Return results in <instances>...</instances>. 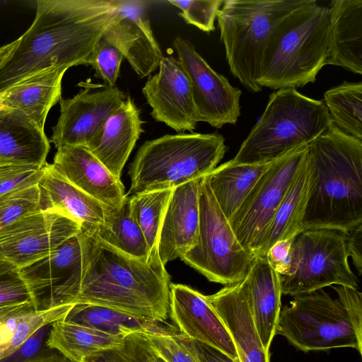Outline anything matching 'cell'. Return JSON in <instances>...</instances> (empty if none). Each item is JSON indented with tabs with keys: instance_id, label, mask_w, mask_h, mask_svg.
<instances>
[{
	"instance_id": "cell-9",
	"label": "cell",
	"mask_w": 362,
	"mask_h": 362,
	"mask_svg": "<svg viewBox=\"0 0 362 362\" xmlns=\"http://www.w3.org/2000/svg\"><path fill=\"white\" fill-rule=\"evenodd\" d=\"M199 204L197 243L180 259L210 281L227 286L243 281L256 257L238 241L206 176L200 182Z\"/></svg>"
},
{
	"instance_id": "cell-39",
	"label": "cell",
	"mask_w": 362,
	"mask_h": 362,
	"mask_svg": "<svg viewBox=\"0 0 362 362\" xmlns=\"http://www.w3.org/2000/svg\"><path fill=\"white\" fill-rule=\"evenodd\" d=\"M49 326L37 331L14 354L1 362H71L47 345Z\"/></svg>"
},
{
	"instance_id": "cell-18",
	"label": "cell",
	"mask_w": 362,
	"mask_h": 362,
	"mask_svg": "<svg viewBox=\"0 0 362 362\" xmlns=\"http://www.w3.org/2000/svg\"><path fill=\"white\" fill-rule=\"evenodd\" d=\"M169 314L181 334L239 360L229 333L206 296L186 285L171 284Z\"/></svg>"
},
{
	"instance_id": "cell-22",
	"label": "cell",
	"mask_w": 362,
	"mask_h": 362,
	"mask_svg": "<svg viewBox=\"0 0 362 362\" xmlns=\"http://www.w3.org/2000/svg\"><path fill=\"white\" fill-rule=\"evenodd\" d=\"M143 124L139 110L128 95L87 148L115 177L120 179L123 168L144 132Z\"/></svg>"
},
{
	"instance_id": "cell-29",
	"label": "cell",
	"mask_w": 362,
	"mask_h": 362,
	"mask_svg": "<svg viewBox=\"0 0 362 362\" xmlns=\"http://www.w3.org/2000/svg\"><path fill=\"white\" fill-rule=\"evenodd\" d=\"M313 180V168L307 152L301 168L257 245L255 257L265 256L276 242L295 237L300 232Z\"/></svg>"
},
{
	"instance_id": "cell-34",
	"label": "cell",
	"mask_w": 362,
	"mask_h": 362,
	"mask_svg": "<svg viewBox=\"0 0 362 362\" xmlns=\"http://www.w3.org/2000/svg\"><path fill=\"white\" fill-rule=\"evenodd\" d=\"M332 122L345 134L362 141V83L344 81L324 94Z\"/></svg>"
},
{
	"instance_id": "cell-25",
	"label": "cell",
	"mask_w": 362,
	"mask_h": 362,
	"mask_svg": "<svg viewBox=\"0 0 362 362\" xmlns=\"http://www.w3.org/2000/svg\"><path fill=\"white\" fill-rule=\"evenodd\" d=\"M245 279L251 315L262 346L269 353L281 309L280 277L263 256L256 257Z\"/></svg>"
},
{
	"instance_id": "cell-30",
	"label": "cell",
	"mask_w": 362,
	"mask_h": 362,
	"mask_svg": "<svg viewBox=\"0 0 362 362\" xmlns=\"http://www.w3.org/2000/svg\"><path fill=\"white\" fill-rule=\"evenodd\" d=\"M72 305L37 310L32 301L0 307V362L40 329L64 320Z\"/></svg>"
},
{
	"instance_id": "cell-14",
	"label": "cell",
	"mask_w": 362,
	"mask_h": 362,
	"mask_svg": "<svg viewBox=\"0 0 362 362\" xmlns=\"http://www.w3.org/2000/svg\"><path fill=\"white\" fill-rule=\"evenodd\" d=\"M80 229L54 211L32 214L0 230V259L22 268L54 252Z\"/></svg>"
},
{
	"instance_id": "cell-13",
	"label": "cell",
	"mask_w": 362,
	"mask_h": 362,
	"mask_svg": "<svg viewBox=\"0 0 362 362\" xmlns=\"http://www.w3.org/2000/svg\"><path fill=\"white\" fill-rule=\"evenodd\" d=\"M173 45L190 81L199 121L218 129L235 124L240 115L242 91L215 71L188 40L177 36Z\"/></svg>"
},
{
	"instance_id": "cell-33",
	"label": "cell",
	"mask_w": 362,
	"mask_h": 362,
	"mask_svg": "<svg viewBox=\"0 0 362 362\" xmlns=\"http://www.w3.org/2000/svg\"><path fill=\"white\" fill-rule=\"evenodd\" d=\"M91 228L105 243L130 256L148 258L152 251L133 217L127 194L119 206L105 205L103 223Z\"/></svg>"
},
{
	"instance_id": "cell-19",
	"label": "cell",
	"mask_w": 362,
	"mask_h": 362,
	"mask_svg": "<svg viewBox=\"0 0 362 362\" xmlns=\"http://www.w3.org/2000/svg\"><path fill=\"white\" fill-rule=\"evenodd\" d=\"M202 178L191 180L173 189L157 243L159 257L164 265L181 258L197 243Z\"/></svg>"
},
{
	"instance_id": "cell-50",
	"label": "cell",
	"mask_w": 362,
	"mask_h": 362,
	"mask_svg": "<svg viewBox=\"0 0 362 362\" xmlns=\"http://www.w3.org/2000/svg\"><path fill=\"white\" fill-rule=\"evenodd\" d=\"M0 110H8L4 106L3 101H2V93L0 92Z\"/></svg>"
},
{
	"instance_id": "cell-35",
	"label": "cell",
	"mask_w": 362,
	"mask_h": 362,
	"mask_svg": "<svg viewBox=\"0 0 362 362\" xmlns=\"http://www.w3.org/2000/svg\"><path fill=\"white\" fill-rule=\"evenodd\" d=\"M173 188L128 196L131 211L151 250L157 247L164 214Z\"/></svg>"
},
{
	"instance_id": "cell-5",
	"label": "cell",
	"mask_w": 362,
	"mask_h": 362,
	"mask_svg": "<svg viewBox=\"0 0 362 362\" xmlns=\"http://www.w3.org/2000/svg\"><path fill=\"white\" fill-rule=\"evenodd\" d=\"M332 124L323 100L295 88L279 89L270 95L260 119L231 160L247 165L273 162L309 144Z\"/></svg>"
},
{
	"instance_id": "cell-49",
	"label": "cell",
	"mask_w": 362,
	"mask_h": 362,
	"mask_svg": "<svg viewBox=\"0 0 362 362\" xmlns=\"http://www.w3.org/2000/svg\"><path fill=\"white\" fill-rule=\"evenodd\" d=\"M144 361V362H166L164 359L156 354L151 347L149 341H148V344L145 348Z\"/></svg>"
},
{
	"instance_id": "cell-15",
	"label": "cell",
	"mask_w": 362,
	"mask_h": 362,
	"mask_svg": "<svg viewBox=\"0 0 362 362\" xmlns=\"http://www.w3.org/2000/svg\"><path fill=\"white\" fill-rule=\"evenodd\" d=\"M78 233L48 256L20 268L37 310L73 305L82 277Z\"/></svg>"
},
{
	"instance_id": "cell-3",
	"label": "cell",
	"mask_w": 362,
	"mask_h": 362,
	"mask_svg": "<svg viewBox=\"0 0 362 362\" xmlns=\"http://www.w3.org/2000/svg\"><path fill=\"white\" fill-rule=\"evenodd\" d=\"M314 180L300 232L348 231L362 224V141L333 123L308 144Z\"/></svg>"
},
{
	"instance_id": "cell-17",
	"label": "cell",
	"mask_w": 362,
	"mask_h": 362,
	"mask_svg": "<svg viewBox=\"0 0 362 362\" xmlns=\"http://www.w3.org/2000/svg\"><path fill=\"white\" fill-rule=\"evenodd\" d=\"M116 12L107 31L114 37L131 67L141 78L150 76L163 54L142 1L115 0Z\"/></svg>"
},
{
	"instance_id": "cell-7",
	"label": "cell",
	"mask_w": 362,
	"mask_h": 362,
	"mask_svg": "<svg viewBox=\"0 0 362 362\" xmlns=\"http://www.w3.org/2000/svg\"><path fill=\"white\" fill-rule=\"evenodd\" d=\"M309 0H226L216 18L232 74L249 91L262 88L260 77L264 51L277 25Z\"/></svg>"
},
{
	"instance_id": "cell-6",
	"label": "cell",
	"mask_w": 362,
	"mask_h": 362,
	"mask_svg": "<svg viewBox=\"0 0 362 362\" xmlns=\"http://www.w3.org/2000/svg\"><path fill=\"white\" fill-rule=\"evenodd\" d=\"M228 147L218 133L165 134L144 142L131 163L127 195L171 189L212 172Z\"/></svg>"
},
{
	"instance_id": "cell-42",
	"label": "cell",
	"mask_w": 362,
	"mask_h": 362,
	"mask_svg": "<svg viewBox=\"0 0 362 362\" xmlns=\"http://www.w3.org/2000/svg\"><path fill=\"white\" fill-rule=\"evenodd\" d=\"M28 301L32 297L20 269L0 259V307Z\"/></svg>"
},
{
	"instance_id": "cell-48",
	"label": "cell",
	"mask_w": 362,
	"mask_h": 362,
	"mask_svg": "<svg viewBox=\"0 0 362 362\" xmlns=\"http://www.w3.org/2000/svg\"><path fill=\"white\" fill-rule=\"evenodd\" d=\"M20 37L14 41L0 47V69L15 52L20 42Z\"/></svg>"
},
{
	"instance_id": "cell-41",
	"label": "cell",
	"mask_w": 362,
	"mask_h": 362,
	"mask_svg": "<svg viewBox=\"0 0 362 362\" xmlns=\"http://www.w3.org/2000/svg\"><path fill=\"white\" fill-rule=\"evenodd\" d=\"M44 166L24 163H0V195L37 185L43 175Z\"/></svg>"
},
{
	"instance_id": "cell-31",
	"label": "cell",
	"mask_w": 362,
	"mask_h": 362,
	"mask_svg": "<svg viewBox=\"0 0 362 362\" xmlns=\"http://www.w3.org/2000/svg\"><path fill=\"white\" fill-rule=\"evenodd\" d=\"M273 162L247 165L230 160L206 175L214 197L228 220Z\"/></svg>"
},
{
	"instance_id": "cell-47",
	"label": "cell",
	"mask_w": 362,
	"mask_h": 362,
	"mask_svg": "<svg viewBox=\"0 0 362 362\" xmlns=\"http://www.w3.org/2000/svg\"><path fill=\"white\" fill-rule=\"evenodd\" d=\"M346 232V248L353 264L360 276L362 270L361 238L362 224Z\"/></svg>"
},
{
	"instance_id": "cell-38",
	"label": "cell",
	"mask_w": 362,
	"mask_h": 362,
	"mask_svg": "<svg viewBox=\"0 0 362 362\" xmlns=\"http://www.w3.org/2000/svg\"><path fill=\"white\" fill-rule=\"evenodd\" d=\"M168 3L180 10L179 16L187 23L210 33L215 30L214 22L222 0H169Z\"/></svg>"
},
{
	"instance_id": "cell-23",
	"label": "cell",
	"mask_w": 362,
	"mask_h": 362,
	"mask_svg": "<svg viewBox=\"0 0 362 362\" xmlns=\"http://www.w3.org/2000/svg\"><path fill=\"white\" fill-rule=\"evenodd\" d=\"M67 65L49 66L2 91L6 109L18 110L45 131L50 109L62 98V82Z\"/></svg>"
},
{
	"instance_id": "cell-43",
	"label": "cell",
	"mask_w": 362,
	"mask_h": 362,
	"mask_svg": "<svg viewBox=\"0 0 362 362\" xmlns=\"http://www.w3.org/2000/svg\"><path fill=\"white\" fill-rule=\"evenodd\" d=\"M178 334L158 335L146 334L156 354L166 362H197L194 356L181 341Z\"/></svg>"
},
{
	"instance_id": "cell-20",
	"label": "cell",
	"mask_w": 362,
	"mask_h": 362,
	"mask_svg": "<svg viewBox=\"0 0 362 362\" xmlns=\"http://www.w3.org/2000/svg\"><path fill=\"white\" fill-rule=\"evenodd\" d=\"M52 165L66 180L104 205L116 207L126 197L121 180L86 146L58 148Z\"/></svg>"
},
{
	"instance_id": "cell-2",
	"label": "cell",
	"mask_w": 362,
	"mask_h": 362,
	"mask_svg": "<svg viewBox=\"0 0 362 362\" xmlns=\"http://www.w3.org/2000/svg\"><path fill=\"white\" fill-rule=\"evenodd\" d=\"M82 277L73 304L109 307L166 321L170 277L157 247L148 258L124 253L103 240L93 228L78 232Z\"/></svg>"
},
{
	"instance_id": "cell-12",
	"label": "cell",
	"mask_w": 362,
	"mask_h": 362,
	"mask_svg": "<svg viewBox=\"0 0 362 362\" xmlns=\"http://www.w3.org/2000/svg\"><path fill=\"white\" fill-rule=\"evenodd\" d=\"M78 86L81 88L76 95L68 99L62 98L59 102L60 115L52 128L49 141L57 149L64 146L88 147L127 97L116 86L93 84L90 80Z\"/></svg>"
},
{
	"instance_id": "cell-16",
	"label": "cell",
	"mask_w": 362,
	"mask_h": 362,
	"mask_svg": "<svg viewBox=\"0 0 362 362\" xmlns=\"http://www.w3.org/2000/svg\"><path fill=\"white\" fill-rule=\"evenodd\" d=\"M158 71L150 76L142 93L151 117L179 133L192 132L199 121L188 76L177 59L161 58Z\"/></svg>"
},
{
	"instance_id": "cell-44",
	"label": "cell",
	"mask_w": 362,
	"mask_h": 362,
	"mask_svg": "<svg viewBox=\"0 0 362 362\" xmlns=\"http://www.w3.org/2000/svg\"><path fill=\"white\" fill-rule=\"evenodd\" d=\"M295 237L276 242L265 255L269 264L279 276L288 275L293 271Z\"/></svg>"
},
{
	"instance_id": "cell-32",
	"label": "cell",
	"mask_w": 362,
	"mask_h": 362,
	"mask_svg": "<svg viewBox=\"0 0 362 362\" xmlns=\"http://www.w3.org/2000/svg\"><path fill=\"white\" fill-rule=\"evenodd\" d=\"M124 337L59 320L50 325L46 344L71 362H82L95 353L119 345Z\"/></svg>"
},
{
	"instance_id": "cell-1",
	"label": "cell",
	"mask_w": 362,
	"mask_h": 362,
	"mask_svg": "<svg viewBox=\"0 0 362 362\" xmlns=\"http://www.w3.org/2000/svg\"><path fill=\"white\" fill-rule=\"evenodd\" d=\"M35 18L0 69V92L53 66H88L113 20L115 0H38Z\"/></svg>"
},
{
	"instance_id": "cell-36",
	"label": "cell",
	"mask_w": 362,
	"mask_h": 362,
	"mask_svg": "<svg viewBox=\"0 0 362 362\" xmlns=\"http://www.w3.org/2000/svg\"><path fill=\"white\" fill-rule=\"evenodd\" d=\"M124 58L118 44L105 30L88 57V65L94 69L95 77L105 86H115Z\"/></svg>"
},
{
	"instance_id": "cell-46",
	"label": "cell",
	"mask_w": 362,
	"mask_h": 362,
	"mask_svg": "<svg viewBox=\"0 0 362 362\" xmlns=\"http://www.w3.org/2000/svg\"><path fill=\"white\" fill-rule=\"evenodd\" d=\"M337 298L348 310L357 329L362 332V300L358 288L344 286H334Z\"/></svg>"
},
{
	"instance_id": "cell-37",
	"label": "cell",
	"mask_w": 362,
	"mask_h": 362,
	"mask_svg": "<svg viewBox=\"0 0 362 362\" xmlns=\"http://www.w3.org/2000/svg\"><path fill=\"white\" fill-rule=\"evenodd\" d=\"M42 211L37 185L0 195V230L23 217Z\"/></svg>"
},
{
	"instance_id": "cell-10",
	"label": "cell",
	"mask_w": 362,
	"mask_h": 362,
	"mask_svg": "<svg viewBox=\"0 0 362 362\" xmlns=\"http://www.w3.org/2000/svg\"><path fill=\"white\" fill-rule=\"evenodd\" d=\"M293 271L279 276L282 295L295 296L333 285L358 288L349 264L346 232L312 228L300 232L293 243Z\"/></svg>"
},
{
	"instance_id": "cell-8",
	"label": "cell",
	"mask_w": 362,
	"mask_h": 362,
	"mask_svg": "<svg viewBox=\"0 0 362 362\" xmlns=\"http://www.w3.org/2000/svg\"><path fill=\"white\" fill-rule=\"evenodd\" d=\"M276 334L304 352L349 347L362 355V332L339 298L322 289L293 296L281 309Z\"/></svg>"
},
{
	"instance_id": "cell-4",
	"label": "cell",
	"mask_w": 362,
	"mask_h": 362,
	"mask_svg": "<svg viewBox=\"0 0 362 362\" xmlns=\"http://www.w3.org/2000/svg\"><path fill=\"white\" fill-rule=\"evenodd\" d=\"M329 8L315 0L296 9L275 28L267 45L260 77L274 90L313 83L329 55Z\"/></svg>"
},
{
	"instance_id": "cell-11",
	"label": "cell",
	"mask_w": 362,
	"mask_h": 362,
	"mask_svg": "<svg viewBox=\"0 0 362 362\" xmlns=\"http://www.w3.org/2000/svg\"><path fill=\"white\" fill-rule=\"evenodd\" d=\"M307 152L308 144H305L274 161L228 219L238 241L253 254L301 168Z\"/></svg>"
},
{
	"instance_id": "cell-24",
	"label": "cell",
	"mask_w": 362,
	"mask_h": 362,
	"mask_svg": "<svg viewBox=\"0 0 362 362\" xmlns=\"http://www.w3.org/2000/svg\"><path fill=\"white\" fill-rule=\"evenodd\" d=\"M38 186L42 210L58 212L72 219L83 229L103 223L105 205L66 180L52 164L45 165Z\"/></svg>"
},
{
	"instance_id": "cell-21",
	"label": "cell",
	"mask_w": 362,
	"mask_h": 362,
	"mask_svg": "<svg viewBox=\"0 0 362 362\" xmlns=\"http://www.w3.org/2000/svg\"><path fill=\"white\" fill-rule=\"evenodd\" d=\"M206 298L229 333L240 362H269L251 315L245 278Z\"/></svg>"
},
{
	"instance_id": "cell-40",
	"label": "cell",
	"mask_w": 362,
	"mask_h": 362,
	"mask_svg": "<svg viewBox=\"0 0 362 362\" xmlns=\"http://www.w3.org/2000/svg\"><path fill=\"white\" fill-rule=\"evenodd\" d=\"M148 341L146 334H131L126 336L119 345L95 353L82 362H144Z\"/></svg>"
},
{
	"instance_id": "cell-28",
	"label": "cell",
	"mask_w": 362,
	"mask_h": 362,
	"mask_svg": "<svg viewBox=\"0 0 362 362\" xmlns=\"http://www.w3.org/2000/svg\"><path fill=\"white\" fill-rule=\"evenodd\" d=\"M117 336L134 333L174 335L178 328L166 321L136 315L117 309L91 304H73L64 320Z\"/></svg>"
},
{
	"instance_id": "cell-26",
	"label": "cell",
	"mask_w": 362,
	"mask_h": 362,
	"mask_svg": "<svg viewBox=\"0 0 362 362\" xmlns=\"http://www.w3.org/2000/svg\"><path fill=\"white\" fill-rule=\"evenodd\" d=\"M327 64L362 74V0L331 1Z\"/></svg>"
},
{
	"instance_id": "cell-45",
	"label": "cell",
	"mask_w": 362,
	"mask_h": 362,
	"mask_svg": "<svg viewBox=\"0 0 362 362\" xmlns=\"http://www.w3.org/2000/svg\"><path fill=\"white\" fill-rule=\"evenodd\" d=\"M178 336L197 362H240L209 345L191 339L181 333Z\"/></svg>"
},
{
	"instance_id": "cell-27",
	"label": "cell",
	"mask_w": 362,
	"mask_h": 362,
	"mask_svg": "<svg viewBox=\"0 0 362 362\" xmlns=\"http://www.w3.org/2000/svg\"><path fill=\"white\" fill-rule=\"evenodd\" d=\"M50 144L44 130L22 112L0 110V163L46 164Z\"/></svg>"
}]
</instances>
